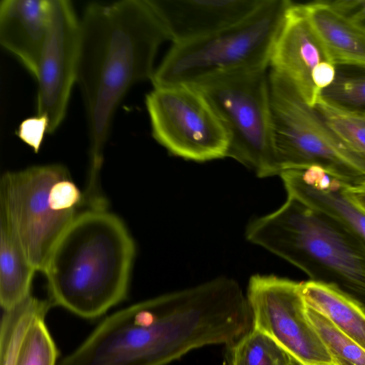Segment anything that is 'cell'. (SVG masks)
Returning <instances> with one entry per match:
<instances>
[{"mask_svg": "<svg viewBox=\"0 0 365 365\" xmlns=\"http://www.w3.org/2000/svg\"><path fill=\"white\" fill-rule=\"evenodd\" d=\"M245 327L236 292L217 277L109 315L58 365H166L195 349L230 344Z\"/></svg>", "mask_w": 365, "mask_h": 365, "instance_id": "6da1fadb", "label": "cell"}, {"mask_svg": "<svg viewBox=\"0 0 365 365\" xmlns=\"http://www.w3.org/2000/svg\"><path fill=\"white\" fill-rule=\"evenodd\" d=\"M76 83L86 112L89 183H99L115 112L134 84L151 80L160 46L170 41L150 0L88 4L80 19Z\"/></svg>", "mask_w": 365, "mask_h": 365, "instance_id": "7a4b0ae2", "label": "cell"}, {"mask_svg": "<svg viewBox=\"0 0 365 365\" xmlns=\"http://www.w3.org/2000/svg\"><path fill=\"white\" fill-rule=\"evenodd\" d=\"M135 255L123 222L106 208L78 213L42 272L49 300L84 319L105 314L127 296Z\"/></svg>", "mask_w": 365, "mask_h": 365, "instance_id": "3957f363", "label": "cell"}, {"mask_svg": "<svg viewBox=\"0 0 365 365\" xmlns=\"http://www.w3.org/2000/svg\"><path fill=\"white\" fill-rule=\"evenodd\" d=\"M245 237L365 311V242L336 220L287 196L278 210L252 220Z\"/></svg>", "mask_w": 365, "mask_h": 365, "instance_id": "277c9868", "label": "cell"}, {"mask_svg": "<svg viewBox=\"0 0 365 365\" xmlns=\"http://www.w3.org/2000/svg\"><path fill=\"white\" fill-rule=\"evenodd\" d=\"M288 0H264L244 20L210 35L173 43L151 82L154 88L196 85L215 77L267 70Z\"/></svg>", "mask_w": 365, "mask_h": 365, "instance_id": "5b68a950", "label": "cell"}, {"mask_svg": "<svg viewBox=\"0 0 365 365\" xmlns=\"http://www.w3.org/2000/svg\"><path fill=\"white\" fill-rule=\"evenodd\" d=\"M83 204V193L62 165L8 171L1 178L0 217L36 271L43 272L53 248Z\"/></svg>", "mask_w": 365, "mask_h": 365, "instance_id": "8992f818", "label": "cell"}, {"mask_svg": "<svg viewBox=\"0 0 365 365\" xmlns=\"http://www.w3.org/2000/svg\"><path fill=\"white\" fill-rule=\"evenodd\" d=\"M277 174L319 166L352 183L365 177V158L344 142L282 77L268 72Z\"/></svg>", "mask_w": 365, "mask_h": 365, "instance_id": "52a82bcc", "label": "cell"}, {"mask_svg": "<svg viewBox=\"0 0 365 365\" xmlns=\"http://www.w3.org/2000/svg\"><path fill=\"white\" fill-rule=\"evenodd\" d=\"M225 125L227 153L259 178L276 175L267 70L221 76L196 85Z\"/></svg>", "mask_w": 365, "mask_h": 365, "instance_id": "ba28073f", "label": "cell"}, {"mask_svg": "<svg viewBox=\"0 0 365 365\" xmlns=\"http://www.w3.org/2000/svg\"><path fill=\"white\" fill-rule=\"evenodd\" d=\"M145 106L153 138L170 153L196 162L226 158L229 133L195 86L154 88L145 96Z\"/></svg>", "mask_w": 365, "mask_h": 365, "instance_id": "9c48e42d", "label": "cell"}, {"mask_svg": "<svg viewBox=\"0 0 365 365\" xmlns=\"http://www.w3.org/2000/svg\"><path fill=\"white\" fill-rule=\"evenodd\" d=\"M246 298L252 328L269 335L304 365L333 363L307 317L301 282L255 274L250 278Z\"/></svg>", "mask_w": 365, "mask_h": 365, "instance_id": "30bf717a", "label": "cell"}, {"mask_svg": "<svg viewBox=\"0 0 365 365\" xmlns=\"http://www.w3.org/2000/svg\"><path fill=\"white\" fill-rule=\"evenodd\" d=\"M80 35V19L72 3L51 0L48 31L36 78L37 115L48 118L50 134L64 119L76 82Z\"/></svg>", "mask_w": 365, "mask_h": 365, "instance_id": "8fae6325", "label": "cell"}, {"mask_svg": "<svg viewBox=\"0 0 365 365\" xmlns=\"http://www.w3.org/2000/svg\"><path fill=\"white\" fill-rule=\"evenodd\" d=\"M325 61H330L301 4L290 1L274 44L269 70L286 80L310 107L315 108L321 93L314 87L312 74Z\"/></svg>", "mask_w": 365, "mask_h": 365, "instance_id": "7c38bea8", "label": "cell"}, {"mask_svg": "<svg viewBox=\"0 0 365 365\" xmlns=\"http://www.w3.org/2000/svg\"><path fill=\"white\" fill-rule=\"evenodd\" d=\"M173 43L203 37L252 14L264 0H150Z\"/></svg>", "mask_w": 365, "mask_h": 365, "instance_id": "4fadbf2b", "label": "cell"}, {"mask_svg": "<svg viewBox=\"0 0 365 365\" xmlns=\"http://www.w3.org/2000/svg\"><path fill=\"white\" fill-rule=\"evenodd\" d=\"M288 196L336 220L365 242V214L344 192V182L319 166L289 169L279 175Z\"/></svg>", "mask_w": 365, "mask_h": 365, "instance_id": "5bb4252c", "label": "cell"}, {"mask_svg": "<svg viewBox=\"0 0 365 365\" xmlns=\"http://www.w3.org/2000/svg\"><path fill=\"white\" fill-rule=\"evenodd\" d=\"M51 0L0 1V43L36 78L48 34Z\"/></svg>", "mask_w": 365, "mask_h": 365, "instance_id": "9a60e30c", "label": "cell"}, {"mask_svg": "<svg viewBox=\"0 0 365 365\" xmlns=\"http://www.w3.org/2000/svg\"><path fill=\"white\" fill-rule=\"evenodd\" d=\"M329 60L365 69V24L334 2L300 4Z\"/></svg>", "mask_w": 365, "mask_h": 365, "instance_id": "2e32d148", "label": "cell"}, {"mask_svg": "<svg viewBox=\"0 0 365 365\" xmlns=\"http://www.w3.org/2000/svg\"><path fill=\"white\" fill-rule=\"evenodd\" d=\"M307 307L319 312L365 350V311L334 287L312 280L301 282Z\"/></svg>", "mask_w": 365, "mask_h": 365, "instance_id": "e0dca14e", "label": "cell"}, {"mask_svg": "<svg viewBox=\"0 0 365 365\" xmlns=\"http://www.w3.org/2000/svg\"><path fill=\"white\" fill-rule=\"evenodd\" d=\"M36 272L9 224L0 217V304L4 310L31 295Z\"/></svg>", "mask_w": 365, "mask_h": 365, "instance_id": "ac0fdd59", "label": "cell"}, {"mask_svg": "<svg viewBox=\"0 0 365 365\" xmlns=\"http://www.w3.org/2000/svg\"><path fill=\"white\" fill-rule=\"evenodd\" d=\"M52 303L31 294L4 310L0 325V365H15L21 346L31 325L45 318Z\"/></svg>", "mask_w": 365, "mask_h": 365, "instance_id": "d6986e66", "label": "cell"}, {"mask_svg": "<svg viewBox=\"0 0 365 365\" xmlns=\"http://www.w3.org/2000/svg\"><path fill=\"white\" fill-rule=\"evenodd\" d=\"M226 347L227 365H304L269 335L252 327Z\"/></svg>", "mask_w": 365, "mask_h": 365, "instance_id": "ffe728a7", "label": "cell"}, {"mask_svg": "<svg viewBox=\"0 0 365 365\" xmlns=\"http://www.w3.org/2000/svg\"><path fill=\"white\" fill-rule=\"evenodd\" d=\"M315 108L338 137L365 158V111L344 108L321 96Z\"/></svg>", "mask_w": 365, "mask_h": 365, "instance_id": "44dd1931", "label": "cell"}, {"mask_svg": "<svg viewBox=\"0 0 365 365\" xmlns=\"http://www.w3.org/2000/svg\"><path fill=\"white\" fill-rule=\"evenodd\" d=\"M307 317L336 365H365V350L326 317L306 306Z\"/></svg>", "mask_w": 365, "mask_h": 365, "instance_id": "7402d4cb", "label": "cell"}, {"mask_svg": "<svg viewBox=\"0 0 365 365\" xmlns=\"http://www.w3.org/2000/svg\"><path fill=\"white\" fill-rule=\"evenodd\" d=\"M58 351L45 323L37 319L24 339L15 365H56Z\"/></svg>", "mask_w": 365, "mask_h": 365, "instance_id": "603a6c76", "label": "cell"}, {"mask_svg": "<svg viewBox=\"0 0 365 365\" xmlns=\"http://www.w3.org/2000/svg\"><path fill=\"white\" fill-rule=\"evenodd\" d=\"M321 96L344 108L365 111V73H337L332 83L322 91Z\"/></svg>", "mask_w": 365, "mask_h": 365, "instance_id": "cb8c5ba5", "label": "cell"}, {"mask_svg": "<svg viewBox=\"0 0 365 365\" xmlns=\"http://www.w3.org/2000/svg\"><path fill=\"white\" fill-rule=\"evenodd\" d=\"M48 118L44 115H36L22 120L16 131V135L37 153L45 133H48Z\"/></svg>", "mask_w": 365, "mask_h": 365, "instance_id": "d4e9b609", "label": "cell"}, {"mask_svg": "<svg viewBox=\"0 0 365 365\" xmlns=\"http://www.w3.org/2000/svg\"><path fill=\"white\" fill-rule=\"evenodd\" d=\"M336 66L329 61L320 63L314 69L312 81L316 89L322 91L329 86L336 76Z\"/></svg>", "mask_w": 365, "mask_h": 365, "instance_id": "484cf974", "label": "cell"}, {"mask_svg": "<svg viewBox=\"0 0 365 365\" xmlns=\"http://www.w3.org/2000/svg\"><path fill=\"white\" fill-rule=\"evenodd\" d=\"M344 189L352 204L365 214V177L352 183L344 182Z\"/></svg>", "mask_w": 365, "mask_h": 365, "instance_id": "4316f807", "label": "cell"}, {"mask_svg": "<svg viewBox=\"0 0 365 365\" xmlns=\"http://www.w3.org/2000/svg\"><path fill=\"white\" fill-rule=\"evenodd\" d=\"M349 13L356 20L365 21V1H349Z\"/></svg>", "mask_w": 365, "mask_h": 365, "instance_id": "83f0119b", "label": "cell"}, {"mask_svg": "<svg viewBox=\"0 0 365 365\" xmlns=\"http://www.w3.org/2000/svg\"><path fill=\"white\" fill-rule=\"evenodd\" d=\"M316 365H336L333 363H324V364H316Z\"/></svg>", "mask_w": 365, "mask_h": 365, "instance_id": "f1b7e54d", "label": "cell"}]
</instances>
